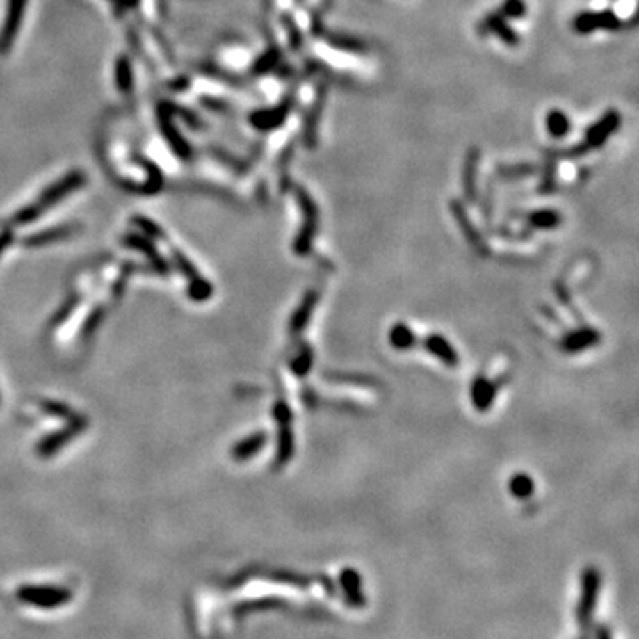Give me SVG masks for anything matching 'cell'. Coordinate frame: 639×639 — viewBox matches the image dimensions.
<instances>
[{
	"label": "cell",
	"mask_w": 639,
	"mask_h": 639,
	"mask_svg": "<svg viewBox=\"0 0 639 639\" xmlns=\"http://www.w3.org/2000/svg\"><path fill=\"white\" fill-rule=\"evenodd\" d=\"M480 27L481 32H485V34H496L501 41H504L510 47H517L519 45V34L506 24V18L501 13H490V15L485 16Z\"/></svg>",
	"instance_id": "obj_6"
},
{
	"label": "cell",
	"mask_w": 639,
	"mask_h": 639,
	"mask_svg": "<svg viewBox=\"0 0 639 639\" xmlns=\"http://www.w3.org/2000/svg\"><path fill=\"white\" fill-rule=\"evenodd\" d=\"M118 83L123 91L130 89V66L124 60L118 63Z\"/></svg>",
	"instance_id": "obj_15"
},
{
	"label": "cell",
	"mask_w": 639,
	"mask_h": 639,
	"mask_svg": "<svg viewBox=\"0 0 639 639\" xmlns=\"http://www.w3.org/2000/svg\"><path fill=\"white\" fill-rule=\"evenodd\" d=\"M282 22H284V25H286V31H288V38H290L291 48H293V50H298V48L302 47L300 31H298L297 25H295V22L291 20L290 16H286V18H282Z\"/></svg>",
	"instance_id": "obj_14"
},
{
	"label": "cell",
	"mask_w": 639,
	"mask_h": 639,
	"mask_svg": "<svg viewBox=\"0 0 639 639\" xmlns=\"http://www.w3.org/2000/svg\"><path fill=\"white\" fill-rule=\"evenodd\" d=\"M325 99H327V86L325 83H320L316 89V95H314L313 104H311L309 111L306 114V120H304V130H302V139H304V144L309 149H314L318 144V127H320V121H322V112L325 108Z\"/></svg>",
	"instance_id": "obj_3"
},
{
	"label": "cell",
	"mask_w": 639,
	"mask_h": 639,
	"mask_svg": "<svg viewBox=\"0 0 639 639\" xmlns=\"http://www.w3.org/2000/svg\"><path fill=\"white\" fill-rule=\"evenodd\" d=\"M536 224H540V226H552V224L558 223V215L556 211L552 213V211H536V215L533 217Z\"/></svg>",
	"instance_id": "obj_16"
},
{
	"label": "cell",
	"mask_w": 639,
	"mask_h": 639,
	"mask_svg": "<svg viewBox=\"0 0 639 639\" xmlns=\"http://www.w3.org/2000/svg\"><path fill=\"white\" fill-rule=\"evenodd\" d=\"M572 27L577 34H592L595 31H618L622 22L613 11H586L574 18Z\"/></svg>",
	"instance_id": "obj_2"
},
{
	"label": "cell",
	"mask_w": 639,
	"mask_h": 639,
	"mask_svg": "<svg viewBox=\"0 0 639 639\" xmlns=\"http://www.w3.org/2000/svg\"><path fill=\"white\" fill-rule=\"evenodd\" d=\"M620 124H622V115L618 111H608L606 114L600 118L597 123H593L592 127L588 128L586 136H584V147L586 151L590 149H599L604 144L608 143L609 137H613L618 131Z\"/></svg>",
	"instance_id": "obj_1"
},
{
	"label": "cell",
	"mask_w": 639,
	"mask_h": 639,
	"mask_svg": "<svg viewBox=\"0 0 639 639\" xmlns=\"http://www.w3.org/2000/svg\"><path fill=\"white\" fill-rule=\"evenodd\" d=\"M25 6H27V0H9L8 16H6L4 27H2V32H0V52H8L13 40L18 34L22 18H24Z\"/></svg>",
	"instance_id": "obj_5"
},
{
	"label": "cell",
	"mask_w": 639,
	"mask_h": 639,
	"mask_svg": "<svg viewBox=\"0 0 639 639\" xmlns=\"http://www.w3.org/2000/svg\"><path fill=\"white\" fill-rule=\"evenodd\" d=\"M82 181H83V176L79 175V172H73V175L66 176V178H64L63 181L57 183L56 187L50 188V191H48L47 194H45V197H41L40 208H36V210L32 211V217H34V215H36V211H40L41 208H47V207H50V204L56 203V201H59V199L63 197L64 194H68V192H72L73 188L79 187V185Z\"/></svg>",
	"instance_id": "obj_7"
},
{
	"label": "cell",
	"mask_w": 639,
	"mask_h": 639,
	"mask_svg": "<svg viewBox=\"0 0 639 639\" xmlns=\"http://www.w3.org/2000/svg\"><path fill=\"white\" fill-rule=\"evenodd\" d=\"M526 13V4L522 0H504L501 15L504 18H520Z\"/></svg>",
	"instance_id": "obj_13"
},
{
	"label": "cell",
	"mask_w": 639,
	"mask_h": 639,
	"mask_svg": "<svg viewBox=\"0 0 639 639\" xmlns=\"http://www.w3.org/2000/svg\"><path fill=\"white\" fill-rule=\"evenodd\" d=\"M535 172V165L529 163H519V165H501L499 175L506 178H520V176H529Z\"/></svg>",
	"instance_id": "obj_12"
},
{
	"label": "cell",
	"mask_w": 639,
	"mask_h": 639,
	"mask_svg": "<svg viewBox=\"0 0 639 639\" xmlns=\"http://www.w3.org/2000/svg\"><path fill=\"white\" fill-rule=\"evenodd\" d=\"M545 127H547V131L551 134V137H554V139H563L568 131H570L572 124L570 120H568V115L565 114L563 111L552 108V111H549L547 118H545Z\"/></svg>",
	"instance_id": "obj_8"
},
{
	"label": "cell",
	"mask_w": 639,
	"mask_h": 639,
	"mask_svg": "<svg viewBox=\"0 0 639 639\" xmlns=\"http://www.w3.org/2000/svg\"><path fill=\"white\" fill-rule=\"evenodd\" d=\"M279 57H281V54H279L275 48H272V50H268L266 54H263L261 59L254 64V68L252 70H254V73H268L272 68L277 66Z\"/></svg>",
	"instance_id": "obj_11"
},
{
	"label": "cell",
	"mask_w": 639,
	"mask_h": 639,
	"mask_svg": "<svg viewBox=\"0 0 639 639\" xmlns=\"http://www.w3.org/2000/svg\"><path fill=\"white\" fill-rule=\"evenodd\" d=\"M478 162H480V149L478 147H471L465 155V165H464V187L467 194H474V185H476V169Z\"/></svg>",
	"instance_id": "obj_10"
},
{
	"label": "cell",
	"mask_w": 639,
	"mask_h": 639,
	"mask_svg": "<svg viewBox=\"0 0 639 639\" xmlns=\"http://www.w3.org/2000/svg\"><path fill=\"white\" fill-rule=\"evenodd\" d=\"M325 40L330 47L343 50V52H352V54H361L366 50V45L361 40L346 34H336V32H327Z\"/></svg>",
	"instance_id": "obj_9"
},
{
	"label": "cell",
	"mask_w": 639,
	"mask_h": 639,
	"mask_svg": "<svg viewBox=\"0 0 639 639\" xmlns=\"http://www.w3.org/2000/svg\"><path fill=\"white\" fill-rule=\"evenodd\" d=\"M293 96H288V98L282 99L281 104L275 105V107L254 112V114L250 115V123L254 124L258 130H275V128H279L286 120H288V115H290L291 108H293Z\"/></svg>",
	"instance_id": "obj_4"
}]
</instances>
